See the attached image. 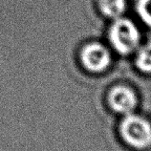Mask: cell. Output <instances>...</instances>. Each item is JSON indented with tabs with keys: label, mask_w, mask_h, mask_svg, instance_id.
I'll use <instances>...</instances> for the list:
<instances>
[{
	"label": "cell",
	"mask_w": 151,
	"mask_h": 151,
	"mask_svg": "<svg viewBox=\"0 0 151 151\" xmlns=\"http://www.w3.org/2000/svg\"><path fill=\"white\" fill-rule=\"evenodd\" d=\"M84 67L91 72H101L110 64V54L108 50L100 43H91L82 49L81 54Z\"/></svg>",
	"instance_id": "cell-3"
},
{
	"label": "cell",
	"mask_w": 151,
	"mask_h": 151,
	"mask_svg": "<svg viewBox=\"0 0 151 151\" xmlns=\"http://www.w3.org/2000/svg\"><path fill=\"white\" fill-rule=\"evenodd\" d=\"M137 12L142 22L151 28V0H138Z\"/></svg>",
	"instance_id": "cell-7"
},
{
	"label": "cell",
	"mask_w": 151,
	"mask_h": 151,
	"mask_svg": "<svg viewBox=\"0 0 151 151\" xmlns=\"http://www.w3.org/2000/svg\"><path fill=\"white\" fill-rule=\"evenodd\" d=\"M120 132L122 139L136 149L151 147V122L135 114H127L122 121Z\"/></svg>",
	"instance_id": "cell-1"
},
{
	"label": "cell",
	"mask_w": 151,
	"mask_h": 151,
	"mask_svg": "<svg viewBox=\"0 0 151 151\" xmlns=\"http://www.w3.org/2000/svg\"><path fill=\"white\" fill-rule=\"evenodd\" d=\"M108 102L112 109L118 113L127 115L136 108L138 99L132 90L124 86H117L110 91Z\"/></svg>",
	"instance_id": "cell-4"
},
{
	"label": "cell",
	"mask_w": 151,
	"mask_h": 151,
	"mask_svg": "<svg viewBox=\"0 0 151 151\" xmlns=\"http://www.w3.org/2000/svg\"><path fill=\"white\" fill-rule=\"evenodd\" d=\"M109 40L118 53L128 55L139 47L141 34L133 21L120 17L115 19L110 28Z\"/></svg>",
	"instance_id": "cell-2"
},
{
	"label": "cell",
	"mask_w": 151,
	"mask_h": 151,
	"mask_svg": "<svg viewBox=\"0 0 151 151\" xmlns=\"http://www.w3.org/2000/svg\"><path fill=\"white\" fill-rule=\"evenodd\" d=\"M100 10L106 17L118 19L126 9L125 0H99Z\"/></svg>",
	"instance_id": "cell-5"
},
{
	"label": "cell",
	"mask_w": 151,
	"mask_h": 151,
	"mask_svg": "<svg viewBox=\"0 0 151 151\" xmlns=\"http://www.w3.org/2000/svg\"><path fill=\"white\" fill-rule=\"evenodd\" d=\"M136 65L142 73L151 75V42L139 49L136 55Z\"/></svg>",
	"instance_id": "cell-6"
}]
</instances>
